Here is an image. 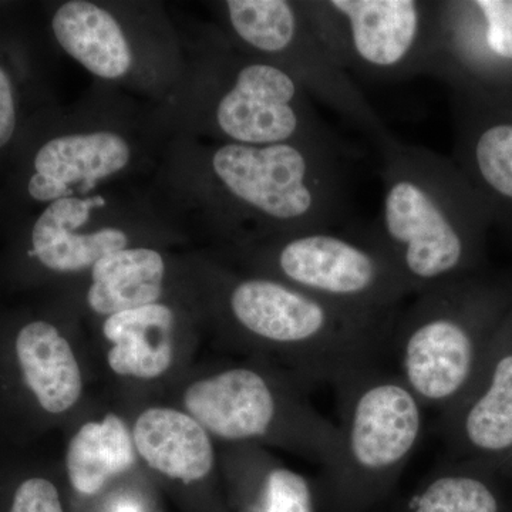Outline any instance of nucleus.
Masks as SVG:
<instances>
[{
    "label": "nucleus",
    "instance_id": "2eb2a0df",
    "mask_svg": "<svg viewBox=\"0 0 512 512\" xmlns=\"http://www.w3.org/2000/svg\"><path fill=\"white\" fill-rule=\"evenodd\" d=\"M16 387L40 424L67 426L99 384L82 320L60 301L59 312L18 326L8 348Z\"/></svg>",
    "mask_w": 512,
    "mask_h": 512
},
{
    "label": "nucleus",
    "instance_id": "f03ea898",
    "mask_svg": "<svg viewBox=\"0 0 512 512\" xmlns=\"http://www.w3.org/2000/svg\"><path fill=\"white\" fill-rule=\"evenodd\" d=\"M205 339L234 357L264 360L306 389L336 387L382 366L400 311L373 312L316 298L192 251Z\"/></svg>",
    "mask_w": 512,
    "mask_h": 512
},
{
    "label": "nucleus",
    "instance_id": "9d476101",
    "mask_svg": "<svg viewBox=\"0 0 512 512\" xmlns=\"http://www.w3.org/2000/svg\"><path fill=\"white\" fill-rule=\"evenodd\" d=\"M57 45L101 86L161 106L187 69V46L163 6L67 0L52 16Z\"/></svg>",
    "mask_w": 512,
    "mask_h": 512
},
{
    "label": "nucleus",
    "instance_id": "5701e85b",
    "mask_svg": "<svg viewBox=\"0 0 512 512\" xmlns=\"http://www.w3.org/2000/svg\"><path fill=\"white\" fill-rule=\"evenodd\" d=\"M501 503L490 481L470 468L437 471L414 495L406 512H500Z\"/></svg>",
    "mask_w": 512,
    "mask_h": 512
},
{
    "label": "nucleus",
    "instance_id": "412c9836",
    "mask_svg": "<svg viewBox=\"0 0 512 512\" xmlns=\"http://www.w3.org/2000/svg\"><path fill=\"white\" fill-rule=\"evenodd\" d=\"M498 349L470 392L441 416V429L457 453L477 458L512 453V345Z\"/></svg>",
    "mask_w": 512,
    "mask_h": 512
},
{
    "label": "nucleus",
    "instance_id": "0eeeda50",
    "mask_svg": "<svg viewBox=\"0 0 512 512\" xmlns=\"http://www.w3.org/2000/svg\"><path fill=\"white\" fill-rule=\"evenodd\" d=\"M510 299L471 276L412 296L394 326L396 373L427 410L450 412L483 370L485 342L510 316Z\"/></svg>",
    "mask_w": 512,
    "mask_h": 512
},
{
    "label": "nucleus",
    "instance_id": "f257e3e1",
    "mask_svg": "<svg viewBox=\"0 0 512 512\" xmlns=\"http://www.w3.org/2000/svg\"><path fill=\"white\" fill-rule=\"evenodd\" d=\"M346 146H241L173 134L150 181L157 207L184 237L215 251L305 229L343 227Z\"/></svg>",
    "mask_w": 512,
    "mask_h": 512
},
{
    "label": "nucleus",
    "instance_id": "f3484780",
    "mask_svg": "<svg viewBox=\"0 0 512 512\" xmlns=\"http://www.w3.org/2000/svg\"><path fill=\"white\" fill-rule=\"evenodd\" d=\"M197 302L192 251L140 245L104 256L62 286V301L83 325L165 301Z\"/></svg>",
    "mask_w": 512,
    "mask_h": 512
},
{
    "label": "nucleus",
    "instance_id": "20e7f679",
    "mask_svg": "<svg viewBox=\"0 0 512 512\" xmlns=\"http://www.w3.org/2000/svg\"><path fill=\"white\" fill-rule=\"evenodd\" d=\"M379 154L375 228L412 296L470 276L493 218L453 158L396 137Z\"/></svg>",
    "mask_w": 512,
    "mask_h": 512
},
{
    "label": "nucleus",
    "instance_id": "4468645a",
    "mask_svg": "<svg viewBox=\"0 0 512 512\" xmlns=\"http://www.w3.org/2000/svg\"><path fill=\"white\" fill-rule=\"evenodd\" d=\"M330 55L355 79L396 83L430 76L440 0H299Z\"/></svg>",
    "mask_w": 512,
    "mask_h": 512
},
{
    "label": "nucleus",
    "instance_id": "b1692460",
    "mask_svg": "<svg viewBox=\"0 0 512 512\" xmlns=\"http://www.w3.org/2000/svg\"><path fill=\"white\" fill-rule=\"evenodd\" d=\"M3 512H69L66 481L52 474L30 473L13 485Z\"/></svg>",
    "mask_w": 512,
    "mask_h": 512
},
{
    "label": "nucleus",
    "instance_id": "a211bd4d",
    "mask_svg": "<svg viewBox=\"0 0 512 512\" xmlns=\"http://www.w3.org/2000/svg\"><path fill=\"white\" fill-rule=\"evenodd\" d=\"M430 77L453 93L512 87V0H440Z\"/></svg>",
    "mask_w": 512,
    "mask_h": 512
},
{
    "label": "nucleus",
    "instance_id": "423d86ee",
    "mask_svg": "<svg viewBox=\"0 0 512 512\" xmlns=\"http://www.w3.org/2000/svg\"><path fill=\"white\" fill-rule=\"evenodd\" d=\"M99 86L76 107L73 126L36 151L28 181L33 201L47 205L138 187L137 181L156 173L173 137L160 109Z\"/></svg>",
    "mask_w": 512,
    "mask_h": 512
},
{
    "label": "nucleus",
    "instance_id": "ddd939ff",
    "mask_svg": "<svg viewBox=\"0 0 512 512\" xmlns=\"http://www.w3.org/2000/svg\"><path fill=\"white\" fill-rule=\"evenodd\" d=\"M140 245L174 249L191 245L158 210L150 185L50 202L30 229L28 256L64 286L104 256Z\"/></svg>",
    "mask_w": 512,
    "mask_h": 512
},
{
    "label": "nucleus",
    "instance_id": "1a4fd4ad",
    "mask_svg": "<svg viewBox=\"0 0 512 512\" xmlns=\"http://www.w3.org/2000/svg\"><path fill=\"white\" fill-rule=\"evenodd\" d=\"M204 252L348 308L399 311L412 298L375 225L305 229Z\"/></svg>",
    "mask_w": 512,
    "mask_h": 512
},
{
    "label": "nucleus",
    "instance_id": "393cba45",
    "mask_svg": "<svg viewBox=\"0 0 512 512\" xmlns=\"http://www.w3.org/2000/svg\"><path fill=\"white\" fill-rule=\"evenodd\" d=\"M18 104L10 74L0 64V150L8 146L18 130Z\"/></svg>",
    "mask_w": 512,
    "mask_h": 512
},
{
    "label": "nucleus",
    "instance_id": "7ed1b4c3",
    "mask_svg": "<svg viewBox=\"0 0 512 512\" xmlns=\"http://www.w3.org/2000/svg\"><path fill=\"white\" fill-rule=\"evenodd\" d=\"M180 86L160 111L171 134L241 146H345L284 70L235 45L220 28L187 46Z\"/></svg>",
    "mask_w": 512,
    "mask_h": 512
},
{
    "label": "nucleus",
    "instance_id": "f8f14e48",
    "mask_svg": "<svg viewBox=\"0 0 512 512\" xmlns=\"http://www.w3.org/2000/svg\"><path fill=\"white\" fill-rule=\"evenodd\" d=\"M99 384L121 406L160 402L198 362L204 326L197 302L165 301L84 325Z\"/></svg>",
    "mask_w": 512,
    "mask_h": 512
},
{
    "label": "nucleus",
    "instance_id": "6e6552de",
    "mask_svg": "<svg viewBox=\"0 0 512 512\" xmlns=\"http://www.w3.org/2000/svg\"><path fill=\"white\" fill-rule=\"evenodd\" d=\"M339 444L322 468L326 512H370L382 503L423 439L426 407L396 370L370 367L335 387Z\"/></svg>",
    "mask_w": 512,
    "mask_h": 512
},
{
    "label": "nucleus",
    "instance_id": "aec40b11",
    "mask_svg": "<svg viewBox=\"0 0 512 512\" xmlns=\"http://www.w3.org/2000/svg\"><path fill=\"white\" fill-rule=\"evenodd\" d=\"M453 160L493 224L512 229V87L453 93Z\"/></svg>",
    "mask_w": 512,
    "mask_h": 512
},
{
    "label": "nucleus",
    "instance_id": "4be33fe9",
    "mask_svg": "<svg viewBox=\"0 0 512 512\" xmlns=\"http://www.w3.org/2000/svg\"><path fill=\"white\" fill-rule=\"evenodd\" d=\"M225 490L241 512H313L308 483L282 467L264 447L218 446Z\"/></svg>",
    "mask_w": 512,
    "mask_h": 512
},
{
    "label": "nucleus",
    "instance_id": "6ab92c4d",
    "mask_svg": "<svg viewBox=\"0 0 512 512\" xmlns=\"http://www.w3.org/2000/svg\"><path fill=\"white\" fill-rule=\"evenodd\" d=\"M64 429V481L70 498L86 510L119 485L147 474L130 420L107 394L94 393Z\"/></svg>",
    "mask_w": 512,
    "mask_h": 512
},
{
    "label": "nucleus",
    "instance_id": "dca6fc26",
    "mask_svg": "<svg viewBox=\"0 0 512 512\" xmlns=\"http://www.w3.org/2000/svg\"><path fill=\"white\" fill-rule=\"evenodd\" d=\"M120 407L130 420L141 464L158 488L185 512H232L217 443L197 421L163 402Z\"/></svg>",
    "mask_w": 512,
    "mask_h": 512
},
{
    "label": "nucleus",
    "instance_id": "9b49d317",
    "mask_svg": "<svg viewBox=\"0 0 512 512\" xmlns=\"http://www.w3.org/2000/svg\"><path fill=\"white\" fill-rule=\"evenodd\" d=\"M212 5L217 28L235 45L284 70L313 103L338 114L377 150L392 140L355 79L316 35L299 0H222Z\"/></svg>",
    "mask_w": 512,
    "mask_h": 512
},
{
    "label": "nucleus",
    "instance_id": "39448f33",
    "mask_svg": "<svg viewBox=\"0 0 512 512\" xmlns=\"http://www.w3.org/2000/svg\"><path fill=\"white\" fill-rule=\"evenodd\" d=\"M309 392L271 363L232 356L198 360L160 402L187 413L217 446L279 448L326 468L338 451L339 430L315 409Z\"/></svg>",
    "mask_w": 512,
    "mask_h": 512
}]
</instances>
